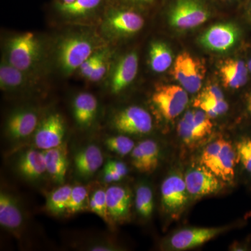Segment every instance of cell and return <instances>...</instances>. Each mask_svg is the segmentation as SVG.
Listing matches in <instances>:
<instances>
[{"mask_svg": "<svg viewBox=\"0 0 251 251\" xmlns=\"http://www.w3.org/2000/svg\"><path fill=\"white\" fill-rule=\"evenodd\" d=\"M100 49V41L91 33L67 34L56 46L55 57L59 70L64 75H72L89 57Z\"/></svg>", "mask_w": 251, "mask_h": 251, "instance_id": "1", "label": "cell"}, {"mask_svg": "<svg viewBox=\"0 0 251 251\" xmlns=\"http://www.w3.org/2000/svg\"><path fill=\"white\" fill-rule=\"evenodd\" d=\"M237 163L235 146L224 138H218L208 144L201 156V164L225 182H233Z\"/></svg>", "mask_w": 251, "mask_h": 251, "instance_id": "2", "label": "cell"}, {"mask_svg": "<svg viewBox=\"0 0 251 251\" xmlns=\"http://www.w3.org/2000/svg\"><path fill=\"white\" fill-rule=\"evenodd\" d=\"M6 61L23 72H32L41 59L42 48L37 36L25 32L12 36L6 44Z\"/></svg>", "mask_w": 251, "mask_h": 251, "instance_id": "3", "label": "cell"}, {"mask_svg": "<svg viewBox=\"0 0 251 251\" xmlns=\"http://www.w3.org/2000/svg\"><path fill=\"white\" fill-rule=\"evenodd\" d=\"M161 205L166 215L173 219H179L187 206L190 197L184 176L174 173L163 180L161 187Z\"/></svg>", "mask_w": 251, "mask_h": 251, "instance_id": "4", "label": "cell"}, {"mask_svg": "<svg viewBox=\"0 0 251 251\" xmlns=\"http://www.w3.org/2000/svg\"><path fill=\"white\" fill-rule=\"evenodd\" d=\"M205 72L202 60L183 52L176 57L172 74L186 92L196 93L202 87Z\"/></svg>", "mask_w": 251, "mask_h": 251, "instance_id": "5", "label": "cell"}, {"mask_svg": "<svg viewBox=\"0 0 251 251\" xmlns=\"http://www.w3.org/2000/svg\"><path fill=\"white\" fill-rule=\"evenodd\" d=\"M112 126L122 134L144 135L153 128L152 118L146 110L132 105L117 112L112 120Z\"/></svg>", "mask_w": 251, "mask_h": 251, "instance_id": "6", "label": "cell"}, {"mask_svg": "<svg viewBox=\"0 0 251 251\" xmlns=\"http://www.w3.org/2000/svg\"><path fill=\"white\" fill-rule=\"evenodd\" d=\"M153 104L164 118L173 120L184 111L188 103L187 92L177 85H160L153 92Z\"/></svg>", "mask_w": 251, "mask_h": 251, "instance_id": "7", "label": "cell"}, {"mask_svg": "<svg viewBox=\"0 0 251 251\" xmlns=\"http://www.w3.org/2000/svg\"><path fill=\"white\" fill-rule=\"evenodd\" d=\"M184 176L188 194L192 198L216 194L226 186L224 180L201 164L188 169Z\"/></svg>", "mask_w": 251, "mask_h": 251, "instance_id": "8", "label": "cell"}, {"mask_svg": "<svg viewBox=\"0 0 251 251\" xmlns=\"http://www.w3.org/2000/svg\"><path fill=\"white\" fill-rule=\"evenodd\" d=\"M211 119L201 109L186 112L178 124V134L186 145L199 143L212 131Z\"/></svg>", "mask_w": 251, "mask_h": 251, "instance_id": "9", "label": "cell"}, {"mask_svg": "<svg viewBox=\"0 0 251 251\" xmlns=\"http://www.w3.org/2000/svg\"><path fill=\"white\" fill-rule=\"evenodd\" d=\"M66 133L64 119L58 112L44 117L34 133V144L41 150L57 148L62 145Z\"/></svg>", "mask_w": 251, "mask_h": 251, "instance_id": "10", "label": "cell"}, {"mask_svg": "<svg viewBox=\"0 0 251 251\" xmlns=\"http://www.w3.org/2000/svg\"><path fill=\"white\" fill-rule=\"evenodd\" d=\"M209 18V12L198 0H178L170 15L172 26L181 29L201 25Z\"/></svg>", "mask_w": 251, "mask_h": 251, "instance_id": "11", "label": "cell"}, {"mask_svg": "<svg viewBox=\"0 0 251 251\" xmlns=\"http://www.w3.org/2000/svg\"><path fill=\"white\" fill-rule=\"evenodd\" d=\"M230 228L229 226L216 227H188L178 231L173 234L168 245L175 251L194 249L209 242L219 234Z\"/></svg>", "mask_w": 251, "mask_h": 251, "instance_id": "12", "label": "cell"}, {"mask_svg": "<svg viewBox=\"0 0 251 251\" xmlns=\"http://www.w3.org/2000/svg\"><path fill=\"white\" fill-rule=\"evenodd\" d=\"M145 21L132 11H115L109 13L103 23V29L108 35L133 34L141 30Z\"/></svg>", "mask_w": 251, "mask_h": 251, "instance_id": "13", "label": "cell"}, {"mask_svg": "<svg viewBox=\"0 0 251 251\" xmlns=\"http://www.w3.org/2000/svg\"><path fill=\"white\" fill-rule=\"evenodd\" d=\"M138 71V56L130 52L117 61L110 76L109 86L112 93L119 94L134 80Z\"/></svg>", "mask_w": 251, "mask_h": 251, "instance_id": "14", "label": "cell"}, {"mask_svg": "<svg viewBox=\"0 0 251 251\" xmlns=\"http://www.w3.org/2000/svg\"><path fill=\"white\" fill-rule=\"evenodd\" d=\"M39 124V116L34 110H16L10 115L6 122V134L13 140L25 139L34 133Z\"/></svg>", "mask_w": 251, "mask_h": 251, "instance_id": "15", "label": "cell"}, {"mask_svg": "<svg viewBox=\"0 0 251 251\" xmlns=\"http://www.w3.org/2000/svg\"><path fill=\"white\" fill-rule=\"evenodd\" d=\"M238 30L230 24H219L212 26L201 39L204 47L216 52H224L233 47L237 42Z\"/></svg>", "mask_w": 251, "mask_h": 251, "instance_id": "16", "label": "cell"}, {"mask_svg": "<svg viewBox=\"0 0 251 251\" xmlns=\"http://www.w3.org/2000/svg\"><path fill=\"white\" fill-rule=\"evenodd\" d=\"M107 203L112 222L123 224L129 220L131 194L128 188L113 185L106 189Z\"/></svg>", "mask_w": 251, "mask_h": 251, "instance_id": "17", "label": "cell"}, {"mask_svg": "<svg viewBox=\"0 0 251 251\" xmlns=\"http://www.w3.org/2000/svg\"><path fill=\"white\" fill-rule=\"evenodd\" d=\"M24 219L18 200L8 192L0 193V225L14 235H19Z\"/></svg>", "mask_w": 251, "mask_h": 251, "instance_id": "18", "label": "cell"}, {"mask_svg": "<svg viewBox=\"0 0 251 251\" xmlns=\"http://www.w3.org/2000/svg\"><path fill=\"white\" fill-rule=\"evenodd\" d=\"M132 164L142 173H152L158 166L160 148L152 140H145L135 145L130 153Z\"/></svg>", "mask_w": 251, "mask_h": 251, "instance_id": "19", "label": "cell"}, {"mask_svg": "<svg viewBox=\"0 0 251 251\" xmlns=\"http://www.w3.org/2000/svg\"><path fill=\"white\" fill-rule=\"evenodd\" d=\"M103 163L101 150L94 144L80 149L74 157V165L77 175L83 179H89L99 171Z\"/></svg>", "mask_w": 251, "mask_h": 251, "instance_id": "20", "label": "cell"}, {"mask_svg": "<svg viewBox=\"0 0 251 251\" xmlns=\"http://www.w3.org/2000/svg\"><path fill=\"white\" fill-rule=\"evenodd\" d=\"M16 168L25 179L29 181L42 179L47 173L43 151L34 149L26 150L18 157Z\"/></svg>", "mask_w": 251, "mask_h": 251, "instance_id": "21", "label": "cell"}, {"mask_svg": "<svg viewBox=\"0 0 251 251\" xmlns=\"http://www.w3.org/2000/svg\"><path fill=\"white\" fill-rule=\"evenodd\" d=\"M42 151L47 174L57 184H64L69 166L67 146L63 143L57 148L42 150Z\"/></svg>", "mask_w": 251, "mask_h": 251, "instance_id": "22", "label": "cell"}, {"mask_svg": "<svg viewBox=\"0 0 251 251\" xmlns=\"http://www.w3.org/2000/svg\"><path fill=\"white\" fill-rule=\"evenodd\" d=\"M249 72L247 64L239 59H226L219 67L224 87L234 90L241 88L247 84Z\"/></svg>", "mask_w": 251, "mask_h": 251, "instance_id": "23", "label": "cell"}, {"mask_svg": "<svg viewBox=\"0 0 251 251\" xmlns=\"http://www.w3.org/2000/svg\"><path fill=\"white\" fill-rule=\"evenodd\" d=\"M98 100L90 93L82 92L73 100V113L77 125L87 128L90 126L97 117Z\"/></svg>", "mask_w": 251, "mask_h": 251, "instance_id": "24", "label": "cell"}, {"mask_svg": "<svg viewBox=\"0 0 251 251\" xmlns=\"http://www.w3.org/2000/svg\"><path fill=\"white\" fill-rule=\"evenodd\" d=\"M29 80L27 73L11 65L6 59L0 67V87L4 91L22 90L27 87Z\"/></svg>", "mask_w": 251, "mask_h": 251, "instance_id": "25", "label": "cell"}, {"mask_svg": "<svg viewBox=\"0 0 251 251\" xmlns=\"http://www.w3.org/2000/svg\"><path fill=\"white\" fill-rule=\"evenodd\" d=\"M173 63V56L169 48L162 42H154L150 50V64L153 72H164Z\"/></svg>", "mask_w": 251, "mask_h": 251, "instance_id": "26", "label": "cell"}, {"mask_svg": "<svg viewBox=\"0 0 251 251\" xmlns=\"http://www.w3.org/2000/svg\"><path fill=\"white\" fill-rule=\"evenodd\" d=\"M73 186L64 184L49 195L46 202V209L54 215L67 212Z\"/></svg>", "mask_w": 251, "mask_h": 251, "instance_id": "27", "label": "cell"}, {"mask_svg": "<svg viewBox=\"0 0 251 251\" xmlns=\"http://www.w3.org/2000/svg\"><path fill=\"white\" fill-rule=\"evenodd\" d=\"M101 2V0H75L69 4L59 3L57 8L61 14L68 18H79L92 12Z\"/></svg>", "mask_w": 251, "mask_h": 251, "instance_id": "28", "label": "cell"}, {"mask_svg": "<svg viewBox=\"0 0 251 251\" xmlns=\"http://www.w3.org/2000/svg\"><path fill=\"white\" fill-rule=\"evenodd\" d=\"M135 206L143 219H148L152 215L154 201L152 190L148 185L142 184L135 191Z\"/></svg>", "mask_w": 251, "mask_h": 251, "instance_id": "29", "label": "cell"}, {"mask_svg": "<svg viewBox=\"0 0 251 251\" xmlns=\"http://www.w3.org/2000/svg\"><path fill=\"white\" fill-rule=\"evenodd\" d=\"M195 108L201 109L211 118L224 115L229 108L228 104L225 99L205 98L198 95L193 102Z\"/></svg>", "mask_w": 251, "mask_h": 251, "instance_id": "30", "label": "cell"}, {"mask_svg": "<svg viewBox=\"0 0 251 251\" xmlns=\"http://www.w3.org/2000/svg\"><path fill=\"white\" fill-rule=\"evenodd\" d=\"M89 209L103 219L109 226L113 224L109 214L106 190L99 188L94 191L90 197Z\"/></svg>", "mask_w": 251, "mask_h": 251, "instance_id": "31", "label": "cell"}, {"mask_svg": "<svg viewBox=\"0 0 251 251\" xmlns=\"http://www.w3.org/2000/svg\"><path fill=\"white\" fill-rule=\"evenodd\" d=\"M89 202L90 197L87 188L82 185L73 186L67 213L72 215L89 209Z\"/></svg>", "mask_w": 251, "mask_h": 251, "instance_id": "32", "label": "cell"}, {"mask_svg": "<svg viewBox=\"0 0 251 251\" xmlns=\"http://www.w3.org/2000/svg\"><path fill=\"white\" fill-rule=\"evenodd\" d=\"M238 163L248 177L251 173V135H243L235 145Z\"/></svg>", "mask_w": 251, "mask_h": 251, "instance_id": "33", "label": "cell"}, {"mask_svg": "<svg viewBox=\"0 0 251 251\" xmlns=\"http://www.w3.org/2000/svg\"><path fill=\"white\" fill-rule=\"evenodd\" d=\"M105 145L112 152L121 156L129 154L135 146L133 140L125 134L109 137L105 140Z\"/></svg>", "mask_w": 251, "mask_h": 251, "instance_id": "34", "label": "cell"}, {"mask_svg": "<svg viewBox=\"0 0 251 251\" xmlns=\"http://www.w3.org/2000/svg\"><path fill=\"white\" fill-rule=\"evenodd\" d=\"M109 52L107 50L103 49V54L99 59L98 63L94 68L93 72L91 74L88 80L91 82H98L101 80L108 71Z\"/></svg>", "mask_w": 251, "mask_h": 251, "instance_id": "35", "label": "cell"}, {"mask_svg": "<svg viewBox=\"0 0 251 251\" xmlns=\"http://www.w3.org/2000/svg\"><path fill=\"white\" fill-rule=\"evenodd\" d=\"M103 49L99 50L97 52L92 54L90 57H89L87 60L85 61L80 67L79 68V72H80V75L82 77H85L88 80L89 77H90L91 74L93 72L94 68L98 63L99 59L101 57L103 54Z\"/></svg>", "mask_w": 251, "mask_h": 251, "instance_id": "36", "label": "cell"}, {"mask_svg": "<svg viewBox=\"0 0 251 251\" xmlns=\"http://www.w3.org/2000/svg\"><path fill=\"white\" fill-rule=\"evenodd\" d=\"M198 96L205 98H213L216 99H224V96L222 91L216 85H208L203 89Z\"/></svg>", "mask_w": 251, "mask_h": 251, "instance_id": "37", "label": "cell"}, {"mask_svg": "<svg viewBox=\"0 0 251 251\" xmlns=\"http://www.w3.org/2000/svg\"><path fill=\"white\" fill-rule=\"evenodd\" d=\"M106 164H108L115 173L120 175L122 178L125 177L128 174V168L126 165L123 162L118 161H108Z\"/></svg>", "mask_w": 251, "mask_h": 251, "instance_id": "38", "label": "cell"}, {"mask_svg": "<svg viewBox=\"0 0 251 251\" xmlns=\"http://www.w3.org/2000/svg\"><path fill=\"white\" fill-rule=\"evenodd\" d=\"M123 178L120 175L115 173L108 164H105L103 171V179L105 182H116V181H120Z\"/></svg>", "mask_w": 251, "mask_h": 251, "instance_id": "39", "label": "cell"}, {"mask_svg": "<svg viewBox=\"0 0 251 251\" xmlns=\"http://www.w3.org/2000/svg\"><path fill=\"white\" fill-rule=\"evenodd\" d=\"M87 250L89 251H116L117 247L112 244L111 243L109 242H99L96 244H91L88 247H86Z\"/></svg>", "mask_w": 251, "mask_h": 251, "instance_id": "40", "label": "cell"}, {"mask_svg": "<svg viewBox=\"0 0 251 251\" xmlns=\"http://www.w3.org/2000/svg\"><path fill=\"white\" fill-rule=\"evenodd\" d=\"M246 110L249 116L251 117V92L247 94L245 99Z\"/></svg>", "mask_w": 251, "mask_h": 251, "instance_id": "41", "label": "cell"}, {"mask_svg": "<svg viewBox=\"0 0 251 251\" xmlns=\"http://www.w3.org/2000/svg\"><path fill=\"white\" fill-rule=\"evenodd\" d=\"M75 1V0H61L60 2L59 3L63 4H72V3Z\"/></svg>", "mask_w": 251, "mask_h": 251, "instance_id": "42", "label": "cell"}, {"mask_svg": "<svg viewBox=\"0 0 251 251\" xmlns=\"http://www.w3.org/2000/svg\"><path fill=\"white\" fill-rule=\"evenodd\" d=\"M248 69H249V72L251 73V59L249 61L247 64Z\"/></svg>", "mask_w": 251, "mask_h": 251, "instance_id": "43", "label": "cell"}, {"mask_svg": "<svg viewBox=\"0 0 251 251\" xmlns=\"http://www.w3.org/2000/svg\"><path fill=\"white\" fill-rule=\"evenodd\" d=\"M134 1H142V2H151L153 0H134Z\"/></svg>", "mask_w": 251, "mask_h": 251, "instance_id": "44", "label": "cell"}, {"mask_svg": "<svg viewBox=\"0 0 251 251\" xmlns=\"http://www.w3.org/2000/svg\"><path fill=\"white\" fill-rule=\"evenodd\" d=\"M248 178H249V179L250 180V181L251 183V173L250 175H249V177H248Z\"/></svg>", "mask_w": 251, "mask_h": 251, "instance_id": "45", "label": "cell"}]
</instances>
